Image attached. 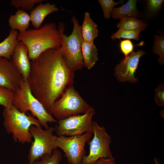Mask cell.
I'll return each mask as SVG.
<instances>
[{
  "instance_id": "1",
  "label": "cell",
  "mask_w": 164,
  "mask_h": 164,
  "mask_svg": "<svg viewBox=\"0 0 164 164\" xmlns=\"http://www.w3.org/2000/svg\"><path fill=\"white\" fill-rule=\"evenodd\" d=\"M30 62L27 80L30 90L51 114L54 103L73 84L74 72L64 60L61 46L46 50Z\"/></svg>"
},
{
  "instance_id": "11",
  "label": "cell",
  "mask_w": 164,
  "mask_h": 164,
  "mask_svg": "<svg viewBox=\"0 0 164 164\" xmlns=\"http://www.w3.org/2000/svg\"><path fill=\"white\" fill-rule=\"evenodd\" d=\"M145 53L141 50L132 52L127 57H125L114 68V74L120 82L126 81L135 83L138 79L134 76L140 58Z\"/></svg>"
},
{
  "instance_id": "12",
  "label": "cell",
  "mask_w": 164,
  "mask_h": 164,
  "mask_svg": "<svg viewBox=\"0 0 164 164\" xmlns=\"http://www.w3.org/2000/svg\"><path fill=\"white\" fill-rule=\"evenodd\" d=\"M22 80L11 60L0 57V87L15 91Z\"/></svg>"
},
{
  "instance_id": "15",
  "label": "cell",
  "mask_w": 164,
  "mask_h": 164,
  "mask_svg": "<svg viewBox=\"0 0 164 164\" xmlns=\"http://www.w3.org/2000/svg\"><path fill=\"white\" fill-rule=\"evenodd\" d=\"M30 22V15L21 9H19L15 14L10 15L9 19V24L11 29L18 30L19 32L27 30Z\"/></svg>"
},
{
  "instance_id": "26",
  "label": "cell",
  "mask_w": 164,
  "mask_h": 164,
  "mask_svg": "<svg viewBox=\"0 0 164 164\" xmlns=\"http://www.w3.org/2000/svg\"><path fill=\"white\" fill-rule=\"evenodd\" d=\"M98 1L102 8L104 18L107 19L110 18L111 13L115 6L122 4L124 2L123 1L115 2L113 0H98Z\"/></svg>"
},
{
  "instance_id": "17",
  "label": "cell",
  "mask_w": 164,
  "mask_h": 164,
  "mask_svg": "<svg viewBox=\"0 0 164 164\" xmlns=\"http://www.w3.org/2000/svg\"><path fill=\"white\" fill-rule=\"evenodd\" d=\"M81 49L84 66L90 69L98 60L97 49L94 43H88L83 39Z\"/></svg>"
},
{
  "instance_id": "14",
  "label": "cell",
  "mask_w": 164,
  "mask_h": 164,
  "mask_svg": "<svg viewBox=\"0 0 164 164\" xmlns=\"http://www.w3.org/2000/svg\"><path fill=\"white\" fill-rule=\"evenodd\" d=\"M58 11L59 9L54 4L39 3L30 12V22L32 26L36 29H39L47 16Z\"/></svg>"
},
{
  "instance_id": "30",
  "label": "cell",
  "mask_w": 164,
  "mask_h": 164,
  "mask_svg": "<svg viewBox=\"0 0 164 164\" xmlns=\"http://www.w3.org/2000/svg\"><path fill=\"white\" fill-rule=\"evenodd\" d=\"M93 164H116L115 159L113 157L110 158H100Z\"/></svg>"
},
{
  "instance_id": "3",
  "label": "cell",
  "mask_w": 164,
  "mask_h": 164,
  "mask_svg": "<svg viewBox=\"0 0 164 164\" xmlns=\"http://www.w3.org/2000/svg\"><path fill=\"white\" fill-rule=\"evenodd\" d=\"M3 124L6 132L11 134L14 141L23 144L32 140L29 129L32 125L42 127L39 121L29 114L20 111L12 105L10 108H4L3 111Z\"/></svg>"
},
{
  "instance_id": "13",
  "label": "cell",
  "mask_w": 164,
  "mask_h": 164,
  "mask_svg": "<svg viewBox=\"0 0 164 164\" xmlns=\"http://www.w3.org/2000/svg\"><path fill=\"white\" fill-rule=\"evenodd\" d=\"M11 61L22 76V80L27 81L31 68V62L28 56L26 45L19 42L15 47L11 56Z\"/></svg>"
},
{
  "instance_id": "2",
  "label": "cell",
  "mask_w": 164,
  "mask_h": 164,
  "mask_svg": "<svg viewBox=\"0 0 164 164\" xmlns=\"http://www.w3.org/2000/svg\"><path fill=\"white\" fill-rule=\"evenodd\" d=\"M64 28L62 22L59 23L58 27L55 23L47 22L39 29L19 32L17 39L27 46L31 61L47 50L60 47Z\"/></svg>"
},
{
  "instance_id": "29",
  "label": "cell",
  "mask_w": 164,
  "mask_h": 164,
  "mask_svg": "<svg viewBox=\"0 0 164 164\" xmlns=\"http://www.w3.org/2000/svg\"><path fill=\"white\" fill-rule=\"evenodd\" d=\"M163 0H149L147 1V7L150 12L155 13L159 10L163 3Z\"/></svg>"
},
{
  "instance_id": "27",
  "label": "cell",
  "mask_w": 164,
  "mask_h": 164,
  "mask_svg": "<svg viewBox=\"0 0 164 164\" xmlns=\"http://www.w3.org/2000/svg\"><path fill=\"white\" fill-rule=\"evenodd\" d=\"M155 100L157 104L159 106H164V85L163 83L159 84L155 90Z\"/></svg>"
},
{
  "instance_id": "20",
  "label": "cell",
  "mask_w": 164,
  "mask_h": 164,
  "mask_svg": "<svg viewBox=\"0 0 164 164\" xmlns=\"http://www.w3.org/2000/svg\"><path fill=\"white\" fill-rule=\"evenodd\" d=\"M148 25L142 21L134 17H125L121 20L117 26L119 29L131 30L140 29L145 30Z\"/></svg>"
},
{
  "instance_id": "31",
  "label": "cell",
  "mask_w": 164,
  "mask_h": 164,
  "mask_svg": "<svg viewBox=\"0 0 164 164\" xmlns=\"http://www.w3.org/2000/svg\"><path fill=\"white\" fill-rule=\"evenodd\" d=\"M154 161L155 162V164H159L158 163V161H157V160L156 159H155L154 160Z\"/></svg>"
},
{
  "instance_id": "18",
  "label": "cell",
  "mask_w": 164,
  "mask_h": 164,
  "mask_svg": "<svg viewBox=\"0 0 164 164\" xmlns=\"http://www.w3.org/2000/svg\"><path fill=\"white\" fill-rule=\"evenodd\" d=\"M17 30L11 29L8 36L0 43V57L11 60L14 50L19 42Z\"/></svg>"
},
{
  "instance_id": "21",
  "label": "cell",
  "mask_w": 164,
  "mask_h": 164,
  "mask_svg": "<svg viewBox=\"0 0 164 164\" xmlns=\"http://www.w3.org/2000/svg\"><path fill=\"white\" fill-rule=\"evenodd\" d=\"M154 38L153 53L159 56L158 62L161 64L163 65L164 63V37L163 36L155 35Z\"/></svg>"
},
{
  "instance_id": "28",
  "label": "cell",
  "mask_w": 164,
  "mask_h": 164,
  "mask_svg": "<svg viewBox=\"0 0 164 164\" xmlns=\"http://www.w3.org/2000/svg\"><path fill=\"white\" fill-rule=\"evenodd\" d=\"M120 48L122 52L125 55V57L132 52L134 46L132 42L128 39L121 41L120 43Z\"/></svg>"
},
{
  "instance_id": "5",
  "label": "cell",
  "mask_w": 164,
  "mask_h": 164,
  "mask_svg": "<svg viewBox=\"0 0 164 164\" xmlns=\"http://www.w3.org/2000/svg\"><path fill=\"white\" fill-rule=\"evenodd\" d=\"M72 21L73 27L69 36L62 34L61 54L68 67L73 72L81 70L84 67L81 52L83 40L81 26L76 17L73 16Z\"/></svg>"
},
{
  "instance_id": "16",
  "label": "cell",
  "mask_w": 164,
  "mask_h": 164,
  "mask_svg": "<svg viewBox=\"0 0 164 164\" xmlns=\"http://www.w3.org/2000/svg\"><path fill=\"white\" fill-rule=\"evenodd\" d=\"M80 26L83 39L88 43H94L98 35V31L97 25L91 19L88 12L84 13L83 22Z\"/></svg>"
},
{
  "instance_id": "25",
  "label": "cell",
  "mask_w": 164,
  "mask_h": 164,
  "mask_svg": "<svg viewBox=\"0 0 164 164\" xmlns=\"http://www.w3.org/2000/svg\"><path fill=\"white\" fill-rule=\"evenodd\" d=\"M43 0H12L10 4L16 9L21 7L22 9L26 11H31L34 8L35 5L40 3Z\"/></svg>"
},
{
  "instance_id": "9",
  "label": "cell",
  "mask_w": 164,
  "mask_h": 164,
  "mask_svg": "<svg viewBox=\"0 0 164 164\" xmlns=\"http://www.w3.org/2000/svg\"><path fill=\"white\" fill-rule=\"evenodd\" d=\"M93 137L87 142L89 145V153L84 156L82 164H93L100 158L113 157L110 148L111 142L110 136L104 126H99L94 121H93Z\"/></svg>"
},
{
  "instance_id": "23",
  "label": "cell",
  "mask_w": 164,
  "mask_h": 164,
  "mask_svg": "<svg viewBox=\"0 0 164 164\" xmlns=\"http://www.w3.org/2000/svg\"><path fill=\"white\" fill-rule=\"evenodd\" d=\"M14 91L0 87V105L5 108H10L12 106Z\"/></svg>"
},
{
  "instance_id": "7",
  "label": "cell",
  "mask_w": 164,
  "mask_h": 164,
  "mask_svg": "<svg viewBox=\"0 0 164 164\" xmlns=\"http://www.w3.org/2000/svg\"><path fill=\"white\" fill-rule=\"evenodd\" d=\"M29 132L34 140L30 147L28 155L29 164L39 161L46 155H52L57 149L56 140L57 136L53 134V127H49L43 129L42 127L32 126Z\"/></svg>"
},
{
  "instance_id": "6",
  "label": "cell",
  "mask_w": 164,
  "mask_h": 164,
  "mask_svg": "<svg viewBox=\"0 0 164 164\" xmlns=\"http://www.w3.org/2000/svg\"><path fill=\"white\" fill-rule=\"evenodd\" d=\"M90 107L73 84L67 87L61 97L54 103L51 114L59 120L84 114Z\"/></svg>"
},
{
  "instance_id": "8",
  "label": "cell",
  "mask_w": 164,
  "mask_h": 164,
  "mask_svg": "<svg viewBox=\"0 0 164 164\" xmlns=\"http://www.w3.org/2000/svg\"><path fill=\"white\" fill-rule=\"evenodd\" d=\"M95 114L91 106L84 114L74 115L57 121L53 127L58 136H71L81 135L89 132L93 133L92 118Z\"/></svg>"
},
{
  "instance_id": "19",
  "label": "cell",
  "mask_w": 164,
  "mask_h": 164,
  "mask_svg": "<svg viewBox=\"0 0 164 164\" xmlns=\"http://www.w3.org/2000/svg\"><path fill=\"white\" fill-rule=\"evenodd\" d=\"M137 2L136 0H129L121 6L113 8L110 16L114 19L121 20L125 17L135 18L138 15Z\"/></svg>"
},
{
  "instance_id": "4",
  "label": "cell",
  "mask_w": 164,
  "mask_h": 164,
  "mask_svg": "<svg viewBox=\"0 0 164 164\" xmlns=\"http://www.w3.org/2000/svg\"><path fill=\"white\" fill-rule=\"evenodd\" d=\"M12 105L21 112L26 114L27 111H31L45 129L49 127L48 123L57 121L33 95L27 81L22 80L14 91Z\"/></svg>"
},
{
  "instance_id": "24",
  "label": "cell",
  "mask_w": 164,
  "mask_h": 164,
  "mask_svg": "<svg viewBox=\"0 0 164 164\" xmlns=\"http://www.w3.org/2000/svg\"><path fill=\"white\" fill-rule=\"evenodd\" d=\"M62 159L61 152L56 149L53 151L52 155H46L40 161H35L32 164H59Z\"/></svg>"
},
{
  "instance_id": "22",
  "label": "cell",
  "mask_w": 164,
  "mask_h": 164,
  "mask_svg": "<svg viewBox=\"0 0 164 164\" xmlns=\"http://www.w3.org/2000/svg\"><path fill=\"white\" fill-rule=\"evenodd\" d=\"M142 31L140 29L128 30L119 29L116 32L111 35V37L112 39L124 38L138 40L139 39V34Z\"/></svg>"
},
{
  "instance_id": "10",
  "label": "cell",
  "mask_w": 164,
  "mask_h": 164,
  "mask_svg": "<svg viewBox=\"0 0 164 164\" xmlns=\"http://www.w3.org/2000/svg\"><path fill=\"white\" fill-rule=\"evenodd\" d=\"M92 134L86 132L80 135L57 136L56 140L57 148L64 152L69 164H82L86 155L85 145L90 140Z\"/></svg>"
}]
</instances>
